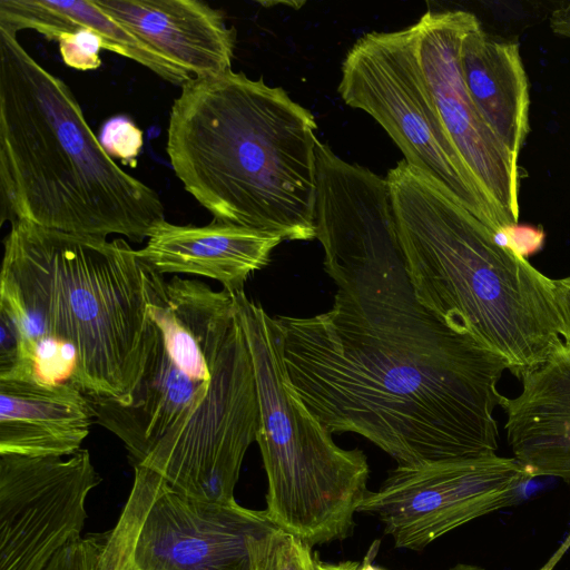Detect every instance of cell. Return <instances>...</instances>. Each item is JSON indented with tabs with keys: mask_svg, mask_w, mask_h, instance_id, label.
<instances>
[{
	"mask_svg": "<svg viewBox=\"0 0 570 570\" xmlns=\"http://www.w3.org/2000/svg\"><path fill=\"white\" fill-rule=\"evenodd\" d=\"M288 380L332 433L362 435L397 465L497 454L508 363L413 293L336 291L313 316H276Z\"/></svg>",
	"mask_w": 570,
	"mask_h": 570,
	"instance_id": "6da1fadb",
	"label": "cell"
},
{
	"mask_svg": "<svg viewBox=\"0 0 570 570\" xmlns=\"http://www.w3.org/2000/svg\"><path fill=\"white\" fill-rule=\"evenodd\" d=\"M3 245L0 307L16 320L30 361L72 372L69 383L90 399L128 403L159 335L136 250L122 238L24 220L11 223Z\"/></svg>",
	"mask_w": 570,
	"mask_h": 570,
	"instance_id": "7a4b0ae2",
	"label": "cell"
},
{
	"mask_svg": "<svg viewBox=\"0 0 570 570\" xmlns=\"http://www.w3.org/2000/svg\"><path fill=\"white\" fill-rule=\"evenodd\" d=\"M316 129L311 111L283 88L229 70L181 87L166 150L184 188L214 219L311 240Z\"/></svg>",
	"mask_w": 570,
	"mask_h": 570,
	"instance_id": "3957f363",
	"label": "cell"
},
{
	"mask_svg": "<svg viewBox=\"0 0 570 570\" xmlns=\"http://www.w3.org/2000/svg\"><path fill=\"white\" fill-rule=\"evenodd\" d=\"M1 223L147 239L165 220L159 195L102 148L63 80L0 29Z\"/></svg>",
	"mask_w": 570,
	"mask_h": 570,
	"instance_id": "277c9868",
	"label": "cell"
},
{
	"mask_svg": "<svg viewBox=\"0 0 570 570\" xmlns=\"http://www.w3.org/2000/svg\"><path fill=\"white\" fill-rule=\"evenodd\" d=\"M416 301L500 355L519 379L563 344L554 278L404 159L386 176Z\"/></svg>",
	"mask_w": 570,
	"mask_h": 570,
	"instance_id": "5b68a950",
	"label": "cell"
},
{
	"mask_svg": "<svg viewBox=\"0 0 570 570\" xmlns=\"http://www.w3.org/2000/svg\"><path fill=\"white\" fill-rule=\"evenodd\" d=\"M234 301L256 383L266 515L311 547L342 540L368 491L367 459L358 449L338 446L294 391L276 318L245 292L234 294Z\"/></svg>",
	"mask_w": 570,
	"mask_h": 570,
	"instance_id": "8992f818",
	"label": "cell"
},
{
	"mask_svg": "<svg viewBox=\"0 0 570 570\" xmlns=\"http://www.w3.org/2000/svg\"><path fill=\"white\" fill-rule=\"evenodd\" d=\"M343 101L374 118L404 160L445 189L494 233L511 225L451 140L424 80L411 28L360 37L342 63Z\"/></svg>",
	"mask_w": 570,
	"mask_h": 570,
	"instance_id": "52a82bcc",
	"label": "cell"
},
{
	"mask_svg": "<svg viewBox=\"0 0 570 570\" xmlns=\"http://www.w3.org/2000/svg\"><path fill=\"white\" fill-rule=\"evenodd\" d=\"M134 471L96 570H254L253 543L275 528L265 510L196 499L147 466Z\"/></svg>",
	"mask_w": 570,
	"mask_h": 570,
	"instance_id": "ba28073f",
	"label": "cell"
},
{
	"mask_svg": "<svg viewBox=\"0 0 570 570\" xmlns=\"http://www.w3.org/2000/svg\"><path fill=\"white\" fill-rule=\"evenodd\" d=\"M257 428L253 364L236 316L203 403L136 464L154 470L185 494L232 504Z\"/></svg>",
	"mask_w": 570,
	"mask_h": 570,
	"instance_id": "9c48e42d",
	"label": "cell"
},
{
	"mask_svg": "<svg viewBox=\"0 0 570 570\" xmlns=\"http://www.w3.org/2000/svg\"><path fill=\"white\" fill-rule=\"evenodd\" d=\"M315 157V238L337 291L381 296L407 285L387 179L343 160L320 140Z\"/></svg>",
	"mask_w": 570,
	"mask_h": 570,
	"instance_id": "30bf717a",
	"label": "cell"
},
{
	"mask_svg": "<svg viewBox=\"0 0 570 570\" xmlns=\"http://www.w3.org/2000/svg\"><path fill=\"white\" fill-rule=\"evenodd\" d=\"M532 480L513 458L498 454L397 465L358 512L375 517L396 548L422 550L438 538L517 504Z\"/></svg>",
	"mask_w": 570,
	"mask_h": 570,
	"instance_id": "8fae6325",
	"label": "cell"
},
{
	"mask_svg": "<svg viewBox=\"0 0 570 570\" xmlns=\"http://www.w3.org/2000/svg\"><path fill=\"white\" fill-rule=\"evenodd\" d=\"M100 483L88 450L67 456L0 454V570H43L81 537Z\"/></svg>",
	"mask_w": 570,
	"mask_h": 570,
	"instance_id": "7c38bea8",
	"label": "cell"
},
{
	"mask_svg": "<svg viewBox=\"0 0 570 570\" xmlns=\"http://www.w3.org/2000/svg\"><path fill=\"white\" fill-rule=\"evenodd\" d=\"M475 20L468 11L429 10L410 28L424 80L451 140L485 194L518 224V161L482 118L462 73L461 45Z\"/></svg>",
	"mask_w": 570,
	"mask_h": 570,
	"instance_id": "4fadbf2b",
	"label": "cell"
},
{
	"mask_svg": "<svg viewBox=\"0 0 570 570\" xmlns=\"http://www.w3.org/2000/svg\"><path fill=\"white\" fill-rule=\"evenodd\" d=\"M114 20L193 79L232 70L236 30L198 0H94Z\"/></svg>",
	"mask_w": 570,
	"mask_h": 570,
	"instance_id": "5bb4252c",
	"label": "cell"
},
{
	"mask_svg": "<svg viewBox=\"0 0 570 570\" xmlns=\"http://www.w3.org/2000/svg\"><path fill=\"white\" fill-rule=\"evenodd\" d=\"M520 380V393L500 402L513 458L532 479L570 482V345L564 343Z\"/></svg>",
	"mask_w": 570,
	"mask_h": 570,
	"instance_id": "9a60e30c",
	"label": "cell"
},
{
	"mask_svg": "<svg viewBox=\"0 0 570 570\" xmlns=\"http://www.w3.org/2000/svg\"><path fill=\"white\" fill-rule=\"evenodd\" d=\"M284 240L275 233L214 219L205 226L164 220L136 250L159 274H188L215 279L232 294L244 292L247 278L264 268Z\"/></svg>",
	"mask_w": 570,
	"mask_h": 570,
	"instance_id": "2e32d148",
	"label": "cell"
},
{
	"mask_svg": "<svg viewBox=\"0 0 570 570\" xmlns=\"http://www.w3.org/2000/svg\"><path fill=\"white\" fill-rule=\"evenodd\" d=\"M94 421L89 396L69 382L37 374L0 380V454L71 455Z\"/></svg>",
	"mask_w": 570,
	"mask_h": 570,
	"instance_id": "e0dca14e",
	"label": "cell"
},
{
	"mask_svg": "<svg viewBox=\"0 0 570 570\" xmlns=\"http://www.w3.org/2000/svg\"><path fill=\"white\" fill-rule=\"evenodd\" d=\"M468 91L482 118L518 161L529 131V91L518 45L485 33L476 19L461 45Z\"/></svg>",
	"mask_w": 570,
	"mask_h": 570,
	"instance_id": "ac0fdd59",
	"label": "cell"
},
{
	"mask_svg": "<svg viewBox=\"0 0 570 570\" xmlns=\"http://www.w3.org/2000/svg\"><path fill=\"white\" fill-rule=\"evenodd\" d=\"M0 29L14 35L32 29L48 40H57L63 32L89 29L101 37L105 49L145 66L173 85L183 87L193 80L104 12L94 0H1Z\"/></svg>",
	"mask_w": 570,
	"mask_h": 570,
	"instance_id": "d6986e66",
	"label": "cell"
},
{
	"mask_svg": "<svg viewBox=\"0 0 570 570\" xmlns=\"http://www.w3.org/2000/svg\"><path fill=\"white\" fill-rule=\"evenodd\" d=\"M254 570H317L312 547L277 527L253 543Z\"/></svg>",
	"mask_w": 570,
	"mask_h": 570,
	"instance_id": "ffe728a7",
	"label": "cell"
},
{
	"mask_svg": "<svg viewBox=\"0 0 570 570\" xmlns=\"http://www.w3.org/2000/svg\"><path fill=\"white\" fill-rule=\"evenodd\" d=\"M99 141L110 157H116L131 167L144 145L142 131L126 117H114L101 128Z\"/></svg>",
	"mask_w": 570,
	"mask_h": 570,
	"instance_id": "44dd1931",
	"label": "cell"
},
{
	"mask_svg": "<svg viewBox=\"0 0 570 570\" xmlns=\"http://www.w3.org/2000/svg\"><path fill=\"white\" fill-rule=\"evenodd\" d=\"M63 62L77 70L88 71L100 67V49L104 41L100 36L89 29L76 32H63L57 40Z\"/></svg>",
	"mask_w": 570,
	"mask_h": 570,
	"instance_id": "7402d4cb",
	"label": "cell"
},
{
	"mask_svg": "<svg viewBox=\"0 0 570 570\" xmlns=\"http://www.w3.org/2000/svg\"><path fill=\"white\" fill-rule=\"evenodd\" d=\"M102 538H78L61 549L43 570H96Z\"/></svg>",
	"mask_w": 570,
	"mask_h": 570,
	"instance_id": "603a6c76",
	"label": "cell"
},
{
	"mask_svg": "<svg viewBox=\"0 0 570 570\" xmlns=\"http://www.w3.org/2000/svg\"><path fill=\"white\" fill-rule=\"evenodd\" d=\"M508 248L520 257L527 258L540 250L544 243V233L532 226L511 225L504 229Z\"/></svg>",
	"mask_w": 570,
	"mask_h": 570,
	"instance_id": "cb8c5ba5",
	"label": "cell"
},
{
	"mask_svg": "<svg viewBox=\"0 0 570 570\" xmlns=\"http://www.w3.org/2000/svg\"><path fill=\"white\" fill-rule=\"evenodd\" d=\"M556 296L563 326V341L570 345V275L554 278Z\"/></svg>",
	"mask_w": 570,
	"mask_h": 570,
	"instance_id": "d4e9b609",
	"label": "cell"
},
{
	"mask_svg": "<svg viewBox=\"0 0 570 570\" xmlns=\"http://www.w3.org/2000/svg\"><path fill=\"white\" fill-rule=\"evenodd\" d=\"M358 566V562L353 561H344L338 563L323 562L317 557V570H356Z\"/></svg>",
	"mask_w": 570,
	"mask_h": 570,
	"instance_id": "484cf974",
	"label": "cell"
},
{
	"mask_svg": "<svg viewBox=\"0 0 570 570\" xmlns=\"http://www.w3.org/2000/svg\"><path fill=\"white\" fill-rule=\"evenodd\" d=\"M570 547V534L563 544L557 550V552L551 557V559L540 569V570H552L556 563L560 560L567 549Z\"/></svg>",
	"mask_w": 570,
	"mask_h": 570,
	"instance_id": "4316f807",
	"label": "cell"
},
{
	"mask_svg": "<svg viewBox=\"0 0 570 570\" xmlns=\"http://www.w3.org/2000/svg\"><path fill=\"white\" fill-rule=\"evenodd\" d=\"M450 570H484L481 567L473 566V564H466V563H459L451 568Z\"/></svg>",
	"mask_w": 570,
	"mask_h": 570,
	"instance_id": "83f0119b",
	"label": "cell"
},
{
	"mask_svg": "<svg viewBox=\"0 0 570 570\" xmlns=\"http://www.w3.org/2000/svg\"><path fill=\"white\" fill-rule=\"evenodd\" d=\"M356 570H383L379 567L373 566L367 559H365L362 564L360 563Z\"/></svg>",
	"mask_w": 570,
	"mask_h": 570,
	"instance_id": "f1b7e54d",
	"label": "cell"
}]
</instances>
